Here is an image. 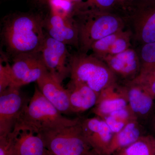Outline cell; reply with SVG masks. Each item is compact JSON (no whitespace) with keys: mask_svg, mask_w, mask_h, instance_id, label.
<instances>
[{"mask_svg":"<svg viewBox=\"0 0 155 155\" xmlns=\"http://www.w3.org/2000/svg\"><path fill=\"white\" fill-rule=\"evenodd\" d=\"M43 11L10 13L1 22V37L9 58L24 53L38 52L44 41Z\"/></svg>","mask_w":155,"mask_h":155,"instance_id":"1","label":"cell"},{"mask_svg":"<svg viewBox=\"0 0 155 155\" xmlns=\"http://www.w3.org/2000/svg\"><path fill=\"white\" fill-rule=\"evenodd\" d=\"M81 119L67 118L63 116L35 87L30 99L14 129L30 130L41 134L53 130L76 125Z\"/></svg>","mask_w":155,"mask_h":155,"instance_id":"2","label":"cell"},{"mask_svg":"<svg viewBox=\"0 0 155 155\" xmlns=\"http://www.w3.org/2000/svg\"><path fill=\"white\" fill-rule=\"evenodd\" d=\"M72 17L78 28V52L83 54H87L95 42L125 27L124 19L109 11L75 9Z\"/></svg>","mask_w":155,"mask_h":155,"instance_id":"3","label":"cell"},{"mask_svg":"<svg viewBox=\"0 0 155 155\" xmlns=\"http://www.w3.org/2000/svg\"><path fill=\"white\" fill-rule=\"evenodd\" d=\"M71 79L86 84L99 94L116 82V76L104 61L93 55L78 52L71 54Z\"/></svg>","mask_w":155,"mask_h":155,"instance_id":"4","label":"cell"},{"mask_svg":"<svg viewBox=\"0 0 155 155\" xmlns=\"http://www.w3.org/2000/svg\"><path fill=\"white\" fill-rule=\"evenodd\" d=\"M81 121L76 125L39 134L47 150L54 155H90L93 150L84 136Z\"/></svg>","mask_w":155,"mask_h":155,"instance_id":"5","label":"cell"},{"mask_svg":"<svg viewBox=\"0 0 155 155\" xmlns=\"http://www.w3.org/2000/svg\"><path fill=\"white\" fill-rule=\"evenodd\" d=\"M125 9L136 41L142 45L155 41V0H134Z\"/></svg>","mask_w":155,"mask_h":155,"instance_id":"6","label":"cell"},{"mask_svg":"<svg viewBox=\"0 0 155 155\" xmlns=\"http://www.w3.org/2000/svg\"><path fill=\"white\" fill-rule=\"evenodd\" d=\"M30 99L18 87H10L0 93V136L12 133Z\"/></svg>","mask_w":155,"mask_h":155,"instance_id":"7","label":"cell"},{"mask_svg":"<svg viewBox=\"0 0 155 155\" xmlns=\"http://www.w3.org/2000/svg\"><path fill=\"white\" fill-rule=\"evenodd\" d=\"M40 52L48 71L57 80L62 83L70 76L71 54L68 52L67 45L51 37L45 32Z\"/></svg>","mask_w":155,"mask_h":155,"instance_id":"8","label":"cell"},{"mask_svg":"<svg viewBox=\"0 0 155 155\" xmlns=\"http://www.w3.org/2000/svg\"><path fill=\"white\" fill-rule=\"evenodd\" d=\"M13 83L11 87H22L38 80L48 71L40 52L19 54L11 58Z\"/></svg>","mask_w":155,"mask_h":155,"instance_id":"9","label":"cell"},{"mask_svg":"<svg viewBox=\"0 0 155 155\" xmlns=\"http://www.w3.org/2000/svg\"><path fill=\"white\" fill-rule=\"evenodd\" d=\"M43 24L45 31L51 37L78 50V28L73 17L62 16L48 10Z\"/></svg>","mask_w":155,"mask_h":155,"instance_id":"10","label":"cell"},{"mask_svg":"<svg viewBox=\"0 0 155 155\" xmlns=\"http://www.w3.org/2000/svg\"><path fill=\"white\" fill-rule=\"evenodd\" d=\"M84 136L92 149L98 155H105L114 133L104 119L95 116L81 119Z\"/></svg>","mask_w":155,"mask_h":155,"instance_id":"11","label":"cell"},{"mask_svg":"<svg viewBox=\"0 0 155 155\" xmlns=\"http://www.w3.org/2000/svg\"><path fill=\"white\" fill-rule=\"evenodd\" d=\"M127 106L125 87L120 86L116 82L100 93L96 104L91 110L95 116L102 118Z\"/></svg>","mask_w":155,"mask_h":155,"instance_id":"12","label":"cell"},{"mask_svg":"<svg viewBox=\"0 0 155 155\" xmlns=\"http://www.w3.org/2000/svg\"><path fill=\"white\" fill-rule=\"evenodd\" d=\"M36 83L39 89L45 97L61 114H72L68 90L48 71L43 74Z\"/></svg>","mask_w":155,"mask_h":155,"instance_id":"13","label":"cell"},{"mask_svg":"<svg viewBox=\"0 0 155 155\" xmlns=\"http://www.w3.org/2000/svg\"><path fill=\"white\" fill-rule=\"evenodd\" d=\"M104 61L116 76L132 80L137 76L141 68L138 54L129 48L122 53L107 55L101 59Z\"/></svg>","mask_w":155,"mask_h":155,"instance_id":"14","label":"cell"},{"mask_svg":"<svg viewBox=\"0 0 155 155\" xmlns=\"http://www.w3.org/2000/svg\"><path fill=\"white\" fill-rule=\"evenodd\" d=\"M125 87L128 106L137 119L140 122L150 119L155 108L153 97L141 86L130 81Z\"/></svg>","mask_w":155,"mask_h":155,"instance_id":"15","label":"cell"},{"mask_svg":"<svg viewBox=\"0 0 155 155\" xmlns=\"http://www.w3.org/2000/svg\"><path fill=\"white\" fill-rule=\"evenodd\" d=\"M67 89L72 114L84 113L95 106L99 94L86 84L71 79Z\"/></svg>","mask_w":155,"mask_h":155,"instance_id":"16","label":"cell"},{"mask_svg":"<svg viewBox=\"0 0 155 155\" xmlns=\"http://www.w3.org/2000/svg\"><path fill=\"white\" fill-rule=\"evenodd\" d=\"M12 134L17 155H46L45 144L40 134L30 130L16 129Z\"/></svg>","mask_w":155,"mask_h":155,"instance_id":"17","label":"cell"},{"mask_svg":"<svg viewBox=\"0 0 155 155\" xmlns=\"http://www.w3.org/2000/svg\"><path fill=\"white\" fill-rule=\"evenodd\" d=\"M145 134L143 127L137 120L127 124L123 129L113 136L105 155H113L125 148Z\"/></svg>","mask_w":155,"mask_h":155,"instance_id":"18","label":"cell"},{"mask_svg":"<svg viewBox=\"0 0 155 155\" xmlns=\"http://www.w3.org/2000/svg\"><path fill=\"white\" fill-rule=\"evenodd\" d=\"M113 155H155V135L145 134Z\"/></svg>","mask_w":155,"mask_h":155,"instance_id":"19","label":"cell"},{"mask_svg":"<svg viewBox=\"0 0 155 155\" xmlns=\"http://www.w3.org/2000/svg\"><path fill=\"white\" fill-rule=\"evenodd\" d=\"M101 119L104 120L114 134L119 132L129 122L137 120L128 106Z\"/></svg>","mask_w":155,"mask_h":155,"instance_id":"20","label":"cell"},{"mask_svg":"<svg viewBox=\"0 0 155 155\" xmlns=\"http://www.w3.org/2000/svg\"><path fill=\"white\" fill-rule=\"evenodd\" d=\"M130 81L143 87L155 99V64H141L138 75Z\"/></svg>","mask_w":155,"mask_h":155,"instance_id":"21","label":"cell"},{"mask_svg":"<svg viewBox=\"0 0 155 155\" xmlns=\"http://www.w3.org/2000/svg\"><path fill=\"white\" fill-rule=\"evenodd\" d=\"M123 31L111 34L95 42L91 49L93 53V55L100 59L107 56L114 42L122 34Z\"/></svg>","mask_w":155,"mask_h":155,"instance_id":"22","label":"cell"},{"mask_svg":"<svg viewBox=\"0 0 155 155\" xmlns=\"http://www.w3.org/2000/svg\"><path fill=\"white\" fill-rule=\"evenodd\" d=\"M9 58L4 51L1 52L0 58V93L11 87L13 83V73Z\"/></svg>","mask_w":155,"mask_h":155,"instance_id":"23","label":"cell"},{"mask_svg":"<svg viewBox=\"0 0 155 155\" xmlns=\"http://www.w3.org/2000/svg\"><path fill=\"white\" fill-rule=\"evenodd\" d=\"M118 4V0H85L75 5V9L111 12Z\"/></svg>","mask_w":155,"mask_h":155,"instance_id":"24","label":"cell"},{"mask_svg":"<svg viewBox=\"0 0 155 155\" xmlns=\"http://www.w3.org/2000/svg\"><path fill=\"white\" fill-rule=\"evenodd\" d=\"M75 3L71 0H48L47 10L65 17H72Z\"/></svg>","mask_w":155,"mask_h":155,"instance_id":"25","label":"cell"},{"mask_svg":"<svg viewBox=\"0 0 155 155\" xmlns=\"http://www.w3.org/2000/svg\"><path fill=\"white\" fill-rule=\"evenodd\" d=\"M131 35V31H123L122 34L114 42L107 55L117 54L130 48Z\"/></svg>","mask_w":155,"mask_h":155,"instance_id":"26","label":"cell"},{"mask_svg":"<svg viewBox=\"0 0 155 155\" xmlns=\"http://www.w3.org/2000/svg\"><path fill=\"white\" fill-rule=\"evenodd\" d=\"M138 54L141 65L155 64V41L142 45Z\"/></svg>","mask_w":155,"mask_h":155,"instance_id":"27","label":"cell"},{"mask_svg":"<svg viewBox=\"0 0 155 155\" xmlns=\"http://www.w3.org/2000/svg\"><path fill=\"white\" fill-rule=\"evenodd\" d=\"M0 155H17L12 133L0 136Z\"/></svg>","mask_w":155,"mask_h":155,"instance_id":"28","label":"cell"},{"mask_svg":"<svg viewBox=\"0 0 155 155\" xmlns=\"http://www.w3.org/2000/svg\"><path fill=\"white\" fill-rule=\"evenodd\" d=\"M29 2L37 10L43 11L44 9H47L48 0H29Z\"/></svg>","mask_w":155,"mask_h":155,"instance_id":"29","label":"cell"},{"mask_svg":"<svg viewBox=\"0 0 155 155\" xmlns=\"http://www.w3.org/2000/svg\"><path fill=\"white\" fill-rule=\"evenodd\" d=\"M134 0H118V4L122 6L124 9L130 5Z\"/></svg>","mask_w":155,"mask_h":155,"instance_id":"30","label":"cell"},{"mask_svg":"<svg viewBox=\"0 0 155 155\" xmlns=\"http://www.w3.org/2000/svg\"><path fill=\"white\" fill-rule=\"evenodd\" d=\"M150 119H151V125L152 129L154 133V134H153L155 135V108Z\"/></svg>","mask_w":155,"mask_h":155,"instance_id":"31","label":"cell"},{"mask_svg":"<svg viewBox=\"0 0 155 155\" xmlns=\"http://www.w3.org/2000/svg\"><path fill=\"white\" fill-rule=\"evenodd\" d=\"M71 1H72V2H73L75 3V4H78V3H80L81 2H82V1H83V0H71Z\"/></svg>","mask_w":155,"mask_h":155,"instance_id":"32","label":"cell"},{"mask_svg":"<svg viewBox=\"0 0 155 155\" xmlns=\"http://www.w3.org/2000/svg\"><path fill=\"white\" fill-rule=\"evenodd\" d=\"M46 155H54L52 154L51 153H50L48 151V150H47Z\"/></svg>","mask_w":155,"mask_h":155,"instance_id":"33","label":"cell"},{"mask_svg":"<svg viewBox=\"0 0 155 155\" xmlns=\"http://www.w3.org/2000/svg\"><path fill=\"white\" fill-rule=\"evenodd\" d=\"M90 155H98L94 151H93L92 152V153H91V154Z\"/></svg>","mask_w":155,"mask_h":155,"instance_id":"34","label":"cell"}]
</instances>
